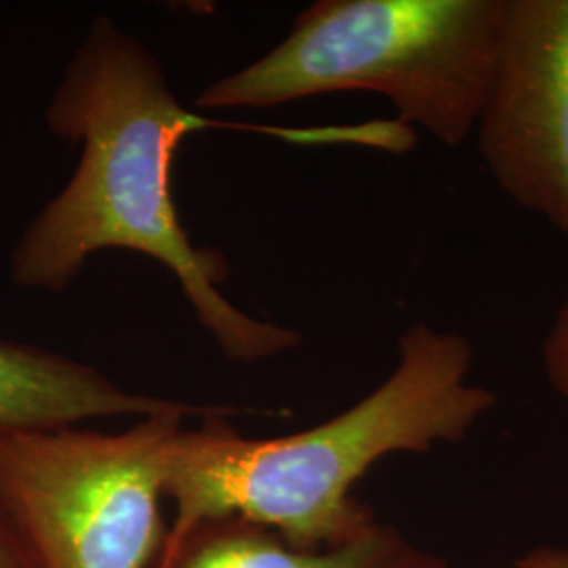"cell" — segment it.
<instances>
[{
	"mask_svg": "<svg viewBox=\"0 0 568 568\" xmlns=\"http://www.w3.org/2000/svg\"><path fill=\"white\" fill-rule=\"evenodd\" d=\"M44 119L55 135L82 142L81 163L23 230L11 255L13 283L58 293L103 248L138 251L171 270L227 361L260 363L300 345L297 331L257 321L222 295L227 260L190 241L171 169L183 138L203 129H253L291 142L314 133L209 121L185 110L159 60L108 18L91 23Z\"/></svg>",
	"mask_w": 568,
	"mask_h": 568,
	"instance_id": "6da1fadb",
	"label": "cell"
},
{
	"mask_svg": "<svg viewBox=\"0 0 568 568\" xmlns=\"http://www.w3.org/2000/svg\"><path fill=\"white\" fill-rule=\"evenodd\" d=\"M474 347L462 333L427 323L398 339V363L356 405L278 438H248L232 408L204 415L178 436L164 497L173 504L163 551L192 528L236 516L300 549L339 548L379 525L354 487L387 455L464 443L497 394L471 382ZM159 556V558H161Z\"/></svg>",
	"mask_w": 568,
	"mask_h": 568,
	"instance_id": "7a4b0ae2",
	"label": "cell"
},
{
	"mask_svg": "<svg viewBox=\"0 0 568 568\" xmlns=\"http://www.w3.org/2000/svg\"><path fill=\"white\" fill-rule=\"evenodd\" d=\"M508 0H318L264 58L206 87L201 110L371 91L447 148L474 133Z\"/></svg>",
	"mask_w": 568,
	"mask_h": 568,
	"instance_id": "3957f363",
	"label": "cell"
},
{
	"mask_svg": "<svg viewBox=\"0 0 568 568\" xmlns=\"http://www.w3.org/2000/svg\"><path fill=\"white\" fill-rule=\"evenodd\" d=\"M190 415L143 417L116 434L0 432V508L32 567L154 568L169 528L166 466Z\"/></svg>",
	"mask_w": 568,
	"mask_h": 568,
	"instance_id": "277c9868",
	"label": "cell"
},
{
	"mask_svg": "<svg viewBox=\"0 0 568 568\" xmlns=\"http://www.w3.org/2000/svg\"><path fill=\"white\" fill-rule=\"evenodd\" d=\"M493 182L568 239V0H508L474 129Z\"/></svg>",
	"mask_w": 568,
	"mask_h": 568,
	"instance_id": "5b68a950",
	"label": "cell"
},
{
	"mask_svg": "<svg viewBox=\"0 0 568 568\" xmlns=\"http://www.w3.org/2000/svg\"><path fill=\"white\" fill-rule=\"evenodd\" d=\"M178 410L206 415L213 406L124 392L93 366L37 345L0 342V432H53L89 419Z\"/></svg>",
	"mask_w": 568,
	"mask_h": 568,
	"instance_id": "8992f818",
	"label": "cell"
},
{
	"mask_svg": "<svg viewBox=\"0 0 568 568\" xmlns=\"http://www.w3.org/2000/svg\"><path fill=\"white\" fill-rule=\"evenodd\" d=\"M154 568H450L443 556L379 523L339 548L300 549L270 528L236 516L192 528Z\"/></svg>",
	"mask_w": 568,
	"mask_h": 568,
	"instance_id": "52a82bcc",
	"label": "cell"
},
{
	"mask_svg": "<svg viewBox=\"0 0 568 568\" xmlns=\"http://www.w3.org/2000/svg\"><path fill=\"white\" fill-rule=\"evenodd\" d=\"M544 368L549 386L568 403V291L544 342Z\"/></svg>",
	"mask_w": 568,
	"mask_h": 568,
	"instance_id": "ba28073f",
	"label": "cell"
},
{
	"mask_svg": "<svg viewBox=\"0 0 568 568\" xmlns=\"http://www.w3.org/2000/svg\"><path fill=\"white\" fill-rule=\"evenodd\" d=\"M0 568H34L21 546L16 528L11 527L4 509L0 508Z\"/></svg>",
	"mask_w": 568,
	"mask_h": 568,
	"instance_id": "9c48e42d",
	"label": "cell"
},
{
	"mask_svg": "<svg viewBox=\"0 0 568 568\" xmlns=\"http://www.w3.org/2000/svg\"><path fill=\"white\" fill-rule=\"evenodd\" d=\"M516 568H568V548L537 546L516 558Z\"/></svg>",
	"mask_w": 568,
	"mask_h": 568,
	"instance_id": "30bf717a",
	"label": "cell"
}]
</instances>
